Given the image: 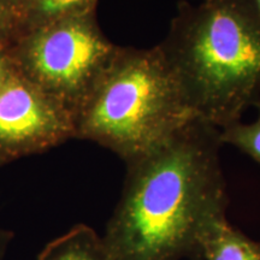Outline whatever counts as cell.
Returning <instances> with one entry per match:
<instances>
[{"label":"cell","instance_id":"cell-1","mask_svg":"<svg viewBox=\"0 0 260 260\" xmlns=\"http://www.w3.org/2000/svg\"><path fill=\"white\" fill-rule=\"evenodd\" d=\"M220 130L190 119L165 144L126 165L102 237L110 260L193 259L201 235L226 217Z\"/></svg>","mask_w":260,"mask_h":260},{"label":"cell","instance_id":"cell-2","mask_svg":"<svg viewBox=\"0 0 260 260\" xmlns=\"http://www.w3.org/2000/svg\"><path fill=\"white\" fill-rule=\"evenodd\" d=\"M157 46L197 118L223 129L260 102V19L242 0H181Z\"/></svg>","mask_w":260,"mask_h":260},{"label":"cell","instance_id":"cell-3","mask_svg":"<svg viewBox=\"0 0 260 260\" xmlns=\"http://www.w3.org/2000/svg\"><path fill=\"white\" fill-rule=\"evenodd\" d=\"M193 118L157 45L119 46L75 115V138L96 142L129 164L160 147Z\"/></svg>","mask_w":260,"mask_h":260},{"label":"cell","instance_id":"cell-4","mask_svg":"<svg viewBox=\"0 0 260 260\" xmlns=\"http://www.w3.org/2000/svg\"><path fill=\"white\" fill-rule=\"evenodd\" d=\"M118 47L103 32L96 10L18 31L8 44L16 69L74 118Z\"/></svg>","mask_w":260,"mask_h":260},{"label":"cell","instance_id":"cell-5","mask_svg":"<svg viewBox=\"0 0 260 260\" xmlns=\"http://www.w3.org/2000/svg\"><path fill=\"white\" fill-rule=\"evenodd\" d=\"M73 138V115L15 68L0 89V164Z\"/></svg>","mask_w":260,"mask_h":260},{"label":"cell","instance_id":"cell-6","mask_svg":"<svg viewBox=\"0 0 260 260\" xmlns=\"http://www.w3.org/2000/svg\"><path fill=\"white\" fill-rule=\"evenodd\" d=\"M193 260H260V241L249 239L223 217L201 235Z\"/></svg>","mask_w":260,"mask_h":260},{"label":"cell","instance_id":"cell-7","mask_svg":"<svg viewBox=\"0 0 260 260\" xmlns=\"http://www.w3.org/2000/svg\"><path fill=\"white\" fill-rule=\"evenodd\" d=\"M38 260H110L103 240L92 228L79 224L45 247Z\"/></svg>","mask_w":260,"mask_h":260},{"label":"cell","instance_id":"cell-8","mask_svg":"<svg viewBox=\"0 0 260 260\" xmlns=\"http://www.w3.org/2000/svg\"><path fill=\"white\" fill-rule=\"evenodd\" d=\"M99 0H31L18 16L17 32L96 10Z\"/></svg>","mask_w":260,"mask_h":260},{"label":"cell","instance_id":"cell-9","mask_svg":"<svg viewBox=\"0 0 260 260\" xmlns=\"http://www.w3.org/2000/svg\"><path fill=\"white\" fill-rule=\"evenodd\" d=\"M254 107L258 111L255 121L249 124L237 122L219 129L220 141L223 145L228 144L239 148L260 164V102Z\"/></svg>","mask_w":260,"mask_h":260},{"label":"cell","instance_id":"cell-10","mask_svg":"<svg viewBox=\"0 0 260 260\" xmlns=\"http://www.w3.org/2000/svg\"><path fill=\"white\" fill-rule=\"evenodd\" d=\"M17 34V19L0 2V45H8Z\"/></svg>","mask_w":260,"mask_h":260},{"label":"cell","instance_id":"cell-11","mask_svg":"<svg viewBox=\"0 0 260 260\" xmlns=\"http://www.w3.org/2000/svg\"><path fill=\"white\" fill-rule=\"evenodd\" d=\"M15 71V64L10 56L8 45H0V89Z\"/></svg>","mask_w":260,"mask_h":260},{"label":"cell","instance_id":"cell-12","mask_svg":"<svg viewBox=\"0 0 260 260\" xmlns=\"http://www.w3.org/2000/svg\"><path fill=\"white\" fill-rule=\"evenodd\" d=\"M0 2H2L3 4L15 15L16 19H18V16L22 12V10L28 5L31 0H0Z\"/></svg>","mask_w":260,"mask_h":260},{"label":"cell","instance_id":"cell-13","mask_svg":"<svg viewBox=\"0 0 260 260\" xmlns=\"http://www.w3.org/2000/svg\"><path fill=\"white\" fill-rule=\"evenodd\" d=\"M242 2L260 19V0H242Z\"/></svg>","mask_w":260,"mask_h":260},{"label":"cell","instance_id":"cell-14","mask_svg":"<svg viewBox=\"0 0 260 260\" xmlns=\"http://www.w3.org/2000/svg\"><path fill=\"white\" fill-rule=\"evenodd\" d=\"M8 239H9V234L0 232V259H2L3 252H4L5 249V245L6 242H8Z\"/></svg>","mask_w":260,"mask_h":260}]
</instances>
